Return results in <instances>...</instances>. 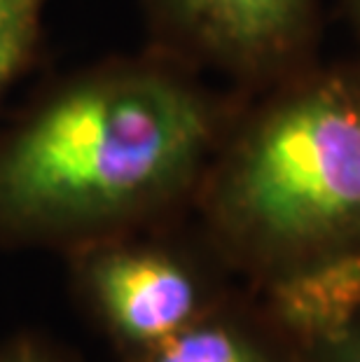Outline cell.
I'll return each instance as SVG.
<instances>
[{"label": "cell", "mask_w": 360, "mask_h": 362, "mask_svg": "<svg viewBox=\"0 0 360 362\" xmlns=\"http://www.w3.org/2000/svg\"><path fill=\"white\" fill-rule=\"evenodd\" d=\"M52 0H0V98L37 64Z\"/></svg>", "instance_id": "52a82bcc"}, {"label": "cell", "mask_w": 360, "mask_h": 362, "mask_svg": "<svg viewBox=\"0 0 360 362\" xmlns=\"http://www.w3.org/2000/svg\"><path fill=\"white\" fill-rule=\"evenodd\" d=\"M344 3H347L349 17H351V21H354L356 33H358V40H360V0H344Z\"/></svg>", "instance_id": "30bf717a"}, {"label": "cell", "mask_w": 360, "mask_h": 362, "mask_svg": "<svg viewBox=\"0 0 360 362\" xmlns=\"http://www.w3.org/2000/svg\"><path fill=\"white\" fill-rule=\"evenodd\" d=\"M180 220L82 245L64 255L75 304L120 360L155 349L225 302L227 264ZM229 272V269H227Z\"/></svg>", "instance_id": "3957f363"}, {"label": "cell", "mask_w": 360, "mask_h": 362, "mask_svg": "<svg viewBox=\"0 0 360 362\" xmlns=\"http://www.w3.org/2000/svg\"><path fill=\"white\" fill-rule=\"evenodd\" d=\"M145 47L255 94L316 61L320 0H139Z\"/></svg>", "instance_id": "277c9868"}, {"label": "cell", "mask_w": 360, "mask_h": 362, "mask_svg": "<svg viewBox=\"0 0 360 362\" xmlns=\"http://www.w3.org/2000/svg\"><path fill=\"white\" fill-rule=\"evenodd\" d=\"M306 362H360V322L335 341L306 351Z\"/></svg>", "instance_id": "9c48e42d"}, {"label": "cell", "mask_w": 360, "mask_h": 362, "mask_svg": "<svg viewBox=\"0 0 360 362\" xmlns=\"http://www.w3.org/2000/svg\"><path fill=\"white\" fill-rule=\"evenodd\" d=\"M279 334L262 318L232 299L220 302L192 325L122 362H279Z\"/></svg>", "instance_id": "8992f818"}, {"label": "cell", "mask_w": 360, "mask_h": 362, "mask_svg": "<svg viewBox=\"0 0 360 362\" xmlns=\"http://www.w3.org/2000/svg\"><path fill=\"white\" fill-rule=\"evenodd\" d=\"M241 101L152 47L45 82L0 124V250L64 257L180 220Z\"/></svg>", "instance_id": "6da1fadb"}, {"label": "cell", "mask_w": 360, "mask_h": 362, "mask_svg": "<svg viewBox=\"0 0 360 362\" xmlns=\"http://www.w3.org/2000/svg\"><path fill=\"white\" fill-rule=\"evenodd\" d=\"M257 309L283 341L306 353L360 322V245L302 259L255 283Z\"/></svg>", "instance_id": "5b68a950"}, {"label": "cell", "mask_w": 360, "mask_h": 362, "mask_svg": "<svg viewBox=\"0 0 360 362\" xmlns=\"http://www.w3.org/2000/svg\"><path fill=\"white\" fill-rule=\"evenodd\" d=\"M192 211L252 283L360 245V61L302 68L243 94Z\"/></svg>", "instance_id": "7a4b0ae2"}, {"label": "cell", "mask_w": 360, "mask_h": 362, "mask_svg": "<svg viewBox=\"0 0 360 362\" xmlns=\"http://www.w3.org/2000/svg\"><path fill=\"white\" fill-rule=\"evenodd\" d=\"M0 362H78L64 346L40 332H17L0 341Z\"/></svg>", "instance_id": "ba28073f"}]
</instances>
